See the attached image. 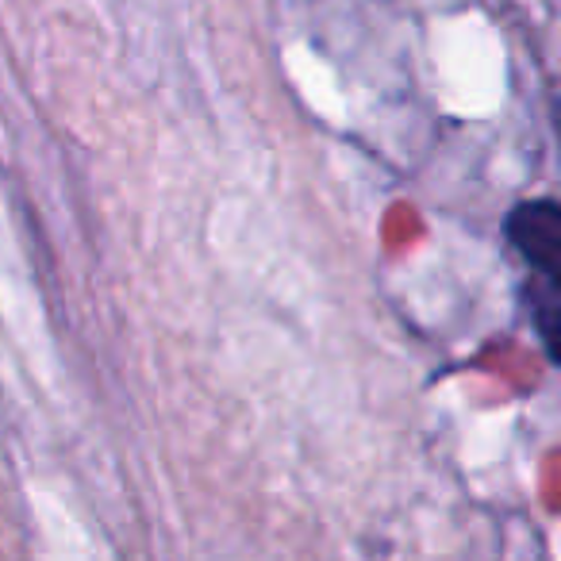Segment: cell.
<instances>
[{"label":"cell","instance_id":"cell-1","mask_svg":"<svg viewBox=\"0 0 561 561\" xmlns=\"http://www.w3.org/2000/svg\"><path fill=\"white\" fill-rule=\"evenodd\" d=\"M504 234L538 280L561 285V204L558 201H523L507 211Z\"/></svg>","mask_w":561,"mask_h":561},{"label":"cell","instance_id":"cell-2","mask_svg":"<svg viewBox=\"0 0 561 561\" xmlns=\"http://www.w3.org/2000/svg\"><path fill=\"white\" fill-rule=\"evenodd\" d=\"M535 331L542 343L546 358L561 369V285L538 280L535 285Z\"/></svg>","mask_w":561,"mask_h":561}]
</instances>
